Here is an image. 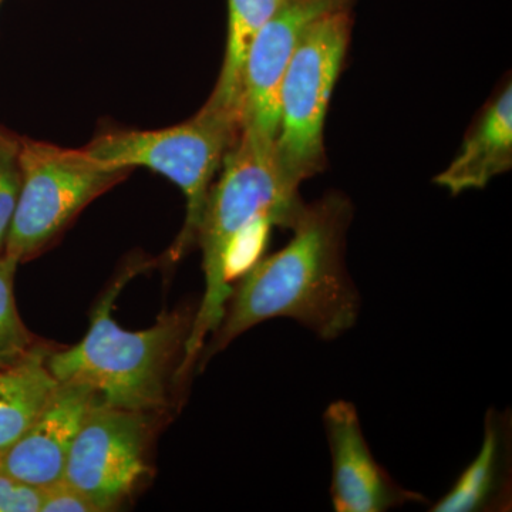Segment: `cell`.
I'll list each match as a JSON object with an SVG mask.
<instances>
[{"label":"cell","instance_id":"cell-1","mask_svg":"<svg viewBox=\"0 0 512 512\" xmlns=\"http://www.w3.org/2000/svg\"><path fill=\"white\" fill-rule=\"evenodd\" d=\"M349 202L333 195L302 205L293 237L276 254L255 262L232 288L204 362L265 320H295L323 340L338 339L356 325L359 292L345 266Z\"/></svg>","mask_w":512,"mask_h":512},{"label":"cell","instance_id":"cell-2","mask_svg":"<svg viewBox=\"0 0 512 512\" xmlns=\"http://www.w3.org/2000/svg\"><path fill=\"white\" fill-rule=\"evenodd\" d=\"M220 181L211 187L197 241L202 249L205 292L185 342L178 382L200 359L205 339L220 326L232 293L227 268L231 261L251 262L261 254L271 227L291 228L302 201L278 160L275 143L248 128L225 154Z\"/></svg>","mask_w":512,"mask_h":512},{"label":"cell","instance_id":"cell-3","mask_svg":"<svg viewBox=\"0 0 512 512\" xmlns=\"http://www.w3.org/2000/svg\"><path fill=\"white\" fill-rule=\"evenodd\" d=\"M124 279L99 303L86 336L70 348L50 349L46 365L57 382L90 387L100 403L151 416L168 406L174 363L183 360L194 315L165 313L151 328H121L111 308Z\"/></svg>","mask_w":512,"mask_h":512},{"label":"cell","instance_id":"cell-4","mask_svg":"<svg viewBox=\"0 0 512 512\" xmlns=\"http://www.w3.org/2000/svg\"><path fill=\"white\" fill-rule=\"evenodd\" d=\"M241 130V121L205 103L192 119L177 126L107 131L84 150L109 167L150 168L178 185L187 200V215L170 251L171 261H177L197 241L212 180Z\"/></svg>","mask_w":512,"mask_h":512},{"label":"cell","instance_id":"cell-5","mask_svg":"<svg viewBox=\"0 0 512 512\" xmlns=\"http://www.w3.org/2000/svg\"><path fill=\"white\" fill-rule=\"evenodd\" d=\"M18 205L3 254L19 262L39 255L84 207L126 180L131 170L100 163L86 150L20 138Z\"/></svg>","mask_w":512,"mask_h":512},{"label":"cell","instance_id":"cell-6","mask_svg":"<svg viewBox=\"0 0 512 512\" xmlns=\"http://www.w3.org/2000/svg\"><path fill=\"white\" fill-rule=\"evenodd\" d=\"M349 36L348 6L330 10L305 30L286 69L275 154L293 184L301 185L325 165L323 128Z\"/></svg>","mask_w":512,"mask_h":512},{"label":"cell","instance_id":"cell-7","mask_svg":"<svg viewBox=\"0 0 512 512\" xmlns=\"http://www.w3.org/2000/svg\"><path fill=\"white\" fill-rule=\"evenodd\" d=\"M150 414L128 412L97 400L84 419L64 467L97 512L119 507L148 474Z\"/></svg>","mask_w":512,"mask_h":512},{"label":"cell","instance_id":"cell-8","mask_svg":"<svg viewBox=\"0 0 512 512\" xmlns=\"http://www.w3.org/2000/svg\"><path fill=\"white\" fill-rule=\"evenodd\" d=\"M350 0H291L259 30L242 82V127L275 143L279 130V97L293 52L305 30L333 9Z\"/></svg>","mask_w":512,"mask_h":512},{"label":"cell","instance_id":"cell-9","mask_svg":"<svg viewBox=\"0 0 512 512\" xmlns=\"http://www.w3.org/2000/svg\"><path fill=\"white\" fill-rule=\"evenodd\" d=\"M323 424L332 456L333 510L386 512L427 503L423 494L402 487L377 463L353 403L336 400L329 404Z\"/></svg>","mask_w":512,"mask_h":512},{"label":"cell","instance_id":"cell-10","mask_svg":"<svg viewBox=\"0 0 512 512\" xmlns=\"http://www.w3.org/2000/svg\"><path fill=\"white\" fill-rule=\"evenodd\" d=\"M97 400L83 384H57L32 426L0 456V471L37 488L63 480L70 448Z\"/></svg>","mask_w":512,"mask_h":512},{"label":"cell","instance_id":"cell-11","mask_svg":"<svg viewBox=\"0 0 512 512\" xmlns=\"http://www.w3.org/2000/svg\"><path fill=\"white\" fill-rule=\"evenodd\" d=\"M512 165V87L488 104L476 127L468 134L460 153L443 173L434 178L451 194L481 190Z\"/></svg>","mask_w":512,"mask_h":512},{"label":"cell","instance_id":"cell-12","mask_svg":"<svg viewBox=\"0 0 512 512\" xmlns=\"http://www.w3.org/2000/svg\"><path fill=\"white\" fill-rule=\"evenodd\" d=\"M507 417L488 410L477 457L431 512L494 511L507 505Z\"/></svg>","mask_w":512,"mask_h":512},{"label":"cell","instance_id":"cell-13","mask_svg":"<svg viewBox=\"0 0 512 512\" xmlns=\"http://www.w3.org/2000/svg\"><path fill=\"white\" fill-rule=\"evenodd\" d=\"M49 350L45 345L0 369V456L32 426L59 384L46 365Z\"/></svg>","mask_w":512,"mask_h":512},{"label":"cell","instance_id":"cell-14","mask_svg":"<svg viewBox=\"0 0 512 512\" xmlns=\"http://www.w3.org/2000/svg\"><path fill=\"white\" fill-rule=\"evenodd\" d=\"M291 0H228V39L217 86L207 104L242 123V82L249 49L259 30Z\"/></svg>","mask_w":512,"mask_h":512},{"label":"cell","instance_id":"cell-15","mask_svg":"<svg viewBox=\"0 0 512 512\" xmlns=\"http://www.w3.org/2000/svg\"><path fill=\"white\" fill-rule=\"evenodd\" d=\"M18 265L16 259L0 255V369L22 362L46 345L20 318L13 288Z\"/></svg>","mask_w":512,"mask_h":512},{"label":"cell","instance_id":"cell-16","mask_svg":"<svg viewBox=\"0 0 512 512\" xmlns=\"http://www.w3.org/2000/svg\"><path fill=\"white\" fill-rule=\"evenodd\" d=\"M19 148L20 138L10 136L0 128V255L5 251L10 222L18 205L22 185Z\"/></svg>","mask_w":512,"mask_h":512},{"label":"cell","instance_id":"cell-17","mask_svg":"<svg viewBox=\"0 0 512 512\" xmlns=\"http://www.w3.org/2000/svg\"><path fill=\"white\" fill-rule=\"evenodd\" d=\"M42 488L0 471V512H40Z\"/></svg>","mask_w":512,"mask_h":512},{"label":"cell","instance_id":"cell-18","mask_svg":"<svg viewBox=\"0 0 512 512\" xmlns=\"http://www.w3.org/2000/svg\"><path fill=\"white\" fill-rule=\"evenodd\" d=\"M40 512H97L96 507L64 480L42 488Z\"/></svg>","mask_w":512,"mask_h":512},{"label":"cell","instance_id":"cell-19","mask_svg":"<svg viewBox=\"0 0 512 512\" xmlns=\"http://www.w3.org/2000/svg\"><path fill=\"white\" fill-rule=\"evenodd\" d=\"M0 2H2V0H0Z\"/></svg>","mask_w":512,"mask_h":512}]
</instances>
